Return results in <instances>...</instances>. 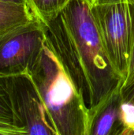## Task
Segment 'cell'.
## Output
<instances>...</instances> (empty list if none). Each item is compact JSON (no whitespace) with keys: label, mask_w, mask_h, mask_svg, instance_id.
Listing matches in <instances>:
<instances>
[{"label":"cell","mask_w":134,"mask_h":135,"mask_svg":"<svg viewBox=\"0 0 134 135\" xmlns=\"http://www.w3.org/2000/svg\"><path fill=\"white\" fill-rule=\"evenodd\" d=\"M121 87L122 84L118 85L97 106L89 109L88 135H122Z\"/></svg>","instance_id":"6"},{"label":"cell","mask_w":134,"mask_h":135,"mask_svg":"<svg viewBox=\"0 0 134 135\" xmlns=\"http://www.w3.org/2000/svg\"><path fill=\"white\" fill-rule=\"evenodd\" d=\"M116 2H128L134 5V0H92V4H106V3H116Z\"/></svg>","instance_id":"11"},{"label":"cell","mask_w":134,"mask_h":135,"mask_svg":"<svg viewBox=\"0 0 134 135\" xmlns=\"http://www.w3.org/2000/svg\"><path fill=\"white\" fill-rule=\"evenodd\" d=\"M43 23L34 19L0 36V77L29 74L45 42Z\"/></svg>","instance_id":"5"},{"label":"cell","mask_w":134,"mask_h":135,"mask_svg":"<svg viewBox=\"0 0 134 135\" xmlns=\"http://www.w3.org/2000/svg\"><path fill=\"white\" fill-rule=\"evenodd\" d=\"M31 75L58 135H88L89 108L46 39Z\"/></svg>","instance_id":"2"},{"label":"cell","mask_w":134,"mask_h":135,"mask_svg":"<svg viewBox=\"0 0 134 135\" xmlns=\"http://www.w3.org/2000/svg\"><path fill=\"white\" fill-rule=\"evenodd\" d=\"M92 11L109 60L125 80L134 47V5L92 4Z\"/></svg>","instance_id":"3"},{"label":"cell","mask_w":134,"mask_h":135,"mask_svg":"<svg viewBox=\"0 0 134 135\" xmlns=\"http://www.w3.org/2000/svg\"><path fill=\"white\" fill-rule=\"evenodd\" d=\"M0 135H23L17 127L9 97L0 81Z\"/></svg>","instance_id":"8"},{"label":"cell","mask_w":134,"mask_h":135,"mask_svg":"<svg viewBox=\"0 0 134 135\" xmlns=\"http://www.w3.org/2000/svg\"><path fill=\"white\" fill-rule=\"evenodd\" d=\"M0 1H6V2H16V3H21V4H26L28 6V0H0Z\"/></svg>","instance_id":"12"},{"label":"cell","mask_w":134,"mask_h":135,"mask_svg":"<svg viewBox=\"0 0 134 135\" xmlns=\"http://www.w3.org/2000/svg\"><path fill=\"white\" fill-rule=\"evenodd\" d=\"M47 44L89 109L124 79L114 70L92 11V0H70L55 17L43 23Z\"/></svg>","instance_id":"1"},{"label":"cell","mask_w":134,"mask_h":135,"mask_svg":"<svg viewBox=\"0 0 134 135\" xmlns=\"http://www.w3.org/2000/svg\"><path fill=\"white\" fill-rule=\"evenodd\" d=\"M122 135H133L134 132V104L124 101L121 104Z\"/></svg>","instance_id":"10"},{"label":"cell","mask_w":134,"mask_h":135,"mask_svg":"<svg viewBox=\"0 0 134 135\" xmlns=\"http://www.w3.org/2000/svg\"><path fill=\"white\" fill-rule=\"evenodd\" d=\"M129 102H132V103H133L134 104V97L132 98V99H130V100H129Z\"/></svg>","instance_id":"13"},{"label":"cell","mask_w":134,"mask_h":135,"mask_svg":"<svg viewBox=\"0 0 134 135\" xmlns=\"http://www.w3.org/2000/svg\"><path fill=\"white\" fill-rule=\"evenodd\" d=\"M34 19L28 5L0 1V36Z\"/></svg>","instance_id":"7"},{"label":"cell","mask_w":134,"mask_h":135,"mask_svg":"<svg viewBox=\"0 0 134 135\" xmlns=\"http://www.w3.org/2000/svg\"><path fill=\"white\" fill-rule=\"evenodd\" d=\"M70 2V0H28L32 13L42 23L58 16Z\"/></svg>","instance_id":"9"},{"label":"cell","mask_w":134,"mask_h":135,"mask_svg":"<svg viewBox=\"0 0 134 135\" xmlns=\"http://www.w3.org/2000/svg\"><path fill=\"white\" fill-rule=\"evenodd\" d=\"M10 99L15 123L23 135H58L29 74L0 77Z\"/></svg>","instance_id":"4"}]
</instances>
